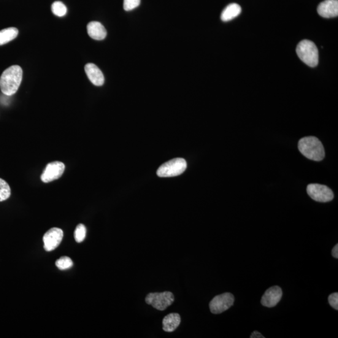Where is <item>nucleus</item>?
<instances>
[{"label":"nucleus","mask_w":338,"mask_h":338,"mask_svg":"<svg viewBox=\"0 0 338 338\" xmlns=\"http://www.w3.org/2000/svg\"><path fill=\"white\" fill-rule=\"evenodd\" d=\"M318 14L326 18H334L338 15L337 0H325L318 7Z\"/></svg>","instance_id":"11"},{"label":"nucleus","mask_w":338,"mask_h":338,"mask_svg":"<svg viewBox=\"0 0 338 338\" xmlns=\"http://www.w3.org/2000/svg\"><path fill=\"white\" fill-rule=\"evenodd\" d=\"M66 169L63 162L55 161L51 162L46 166L41 175L42 182L48 183L62 177Z\"/></svg>","instance_id":"8"},{"label":"nucleus","mask_w":338,"mask_h":338,"mask_svg":"<svg viewBox=\"0 0 338 338\" xmlns=\"http://www.w3.org/2000/svg\"><path fill=\"white\" fill-rule=\"evenodd\" d=\"M140 4V0H124V9L129 12L137 7Z\"/></svg>","instance_id":"21"},{"label":"nucleus","mask_w":338,"mask_h":338,"mask_svg":"<svg viewBox=\"0 0 338 338\" xmlns=\"http://www.w3.org/2000/svg\"><path fill=\"white\" fill-rule=\"evenodd\" d=\"M23 78V70L18 66H13L5 70L0 77V89L3 94L12 96L17 93Z\"/></svg>","instance_id":"1"},{"label":"nucleus","mask_w":338,"mask_h":338,"mask_svg":"<svg viewBox=\"0 0 338 338\" xmlns=\"http://www.w3.org/2000/svg\"><path fill=\"white\" fill-rule=\"evenodd\" d=\"M51 11L54 15L59 17H62L67 14V9L63 3L55 2L51 5Z\"/></svg>","instance_id":"18"},{"label":"nucleus","mask_w":338,"mask_h":338,"mask_svg":"<svg viewBox=\"0 0 338 338\" xmlns=\"http://www.w3.org/2000/svg\"><path fill=\"white\" fill-rule=\"evenodd\" d=\"M18 30L15 27H10L0 31V46L7 44L17 38Z\"/></svg>","instance_id":"16"},{"label":"nucleus","mask_w":338,"mask_h":338,"mask_svg":"<svg viewBox=\"0 0 338 338\" xmlns=\"http://www.w3.org/2000/svg\"><path fill=\"white\" fill-rule=\"evenodd\" d=\"M240 13H241V7L239 5L236 4H230L222 12L221 18L222 21L226 22V21H231L236 18L237 16L240 15Z\"/></svg>","instance_id":"15"},{"label":"nucleus","mask_w":338,"mask_h":338,"mask_svg":"<svg viewBox=\"0 0 338 338\" xmlns=\"http://www.w3.org/2000/svg\"><path fill=\"white\" fill-rule=\"evenodd\" d=\"M85 71L90 82L96 86H102L105 82L104 75L99 68L94 64H86Z\"/></svg>","instance_id":"12"},{"label":"nucleus","mask_w":338,"mask_h":338,"mask_svg":"<svg viewBox=\"0 0 338 338\" xmlns=\"http://www.w3.org/2000/svg\"><path fill=\"white\" fill-rule=\"evenodd\" d=\"M87 32L91 39L102 40L107 36V30L105 27L98 21H91L87 25Z\"/></svg>","instance_id":"13"},{"label":"nucleus","mask_w":338,"mask_h":338,"mask_svg":"<svg viewBox=\"0 0 338 338\" xmlns=\"http://www.w3.org/2000/svg\"><path fill=\"white\" fill-rule=\"evenodd\" d=\"M332 255L334 258H338V244L335 245L334 248L332 249Z\"/></svg>","instance_id":"24"},{"label":"nucleus","mask_w":338,"mask_h":338,"mask_svg":"<svg viewBox=\"0 0 338 338\" xmlns=\"http://www.w3.org/2000/svg\"><path fill=\"white\" fill-rule=\"evenodd\" d=\"M251 338H264L265 337L262 336V335L260 333V332L255 331L253 332L252 334H251Z\"/></svg>","instance_id":"23"},{"label":"nucleus","mask_w":338,"mask_h":338,"mask_svg":"<svg viewBox=\"0 0 338 338\" xmlns=\"http://www.w3.org/2000/svg\"><path fill=\"white\" fill-rule=\"evenodd\" d=\"M282 296V289L278 286H272L265 292L261 300V304L267 308L274 307L281 301Z\"/></svg>","instance_id":"10"},{"label":"nucleus","mask_w":338,"mask_h":338,"mask_svg":"<svg viewBox=\"0 0 338 338\" xmlns=\"http://www.w3.org/2000/svg\"><path fill=\"white\" fill-rule=\"evenodd\" d=\"M328 301L330 305L334 310H338V293H334L330 294L328 297Z\"/></svg>","instance_id":"22"},{"label":"nucleus","mask_w":338,"mask_h":338,"mask_svg":"<svg viewBox=\"0 0 338 338\" xmlns=\"http://www.w3.org/2000/svg\"><path fill=\"white\" fill-rule=\"evenodd\" d=\"M187 169V162L182 158L172 159L159 167L157 172L159 177H172L182 174Z\"/></svg>","instance_id":"4"},{"label":"nucleus","mask_w":338,"mask_h":338,"mask_svg":"<svg viewBox=\"0 0 338 338\" xmlns=\"http://www.w3.org/2000/svg\"><path fill=\"white\" fill-rule=\"evenodd\" d=\"M180 316L177 313H171L164 318L162 321L163 330L166 332H173L178 328L180 324Z\"/></svg>","instance_id":"14"},{"label":"nucleus","mask_w":338,"mask_h":338,"mask_svg":"<svg viewBox=\"0 0 338 338\" xmlns=\"http://www.w3.org/2000/svg\"><path fill=\"white\" fill-rule=\"evenodd\" d=\"M299 152L310 160L321 161L325 157V152L320 140L315 137L302 138L298 142Z\"/></svg>","instance_id":"2"},{"label":"nucleus","mask_w":338,"mask_h":338,"mask_svg":"<svg viewBox=\"0 0 338 338\" xmlns=\"http://www.w3.org/2000/svg\"><path fill=\"white\" fill-rule=\"evenodd\" d=\"M86 229L83 224H78L75 229L74 236L75 239L78 243L82 242L84 240L86 237Z\"/></svg>","instance_id":"20"},{"label":"nucleus","mask_w":338,"mask_h":338,"mask_svg":"<svg viewBox=\"0 0 338 338\" xmlns=\"http://www.w3.org/2000/svg\"><path fill=\"white\" fill-rule=\"evenodd\" d=\"M297 56L305 64L311 67L318 66L319 51L316 45L310 40H302L296 48Z\"/></svg>","instance_id":"3"},{"label":"nucleus","mask_w":338,"mask_h":338,"mask_svg":"<svg viewBox=\"0 0 338 338\" xmlns=\"http://www.w3.org/2000/svg\"><path fill=\"white\" fill-rule=\"evenodd\" d=\"M307 193L314 201L328 202L334 199L333 192L326 186L310 183L307 187Z\"/></svg>","instance_id":"6"},{"label":"nucleus","mask_w":338,"mask_h":338,"mask_svg":"<svg viewBox=\"0 0 338 338\" xmlns=\"http://www.w3.org/2000/svg\"><path fill=\"white\" fill-rule=\"evenodd\" d=\"M56 266L59 269L66 270L72 267L73 261L69 257H62L56 261Z\"/></svg>","instance_id":"19"},{"label":"nucleus","mask_w":338,"mask_h":338,"mask_svg":"<svg viewBox=\"0 0 338 338\" xmlns=\"http://www.w3.org/2000/svg\"><path fill=\"white\" fill-rule=\"evenodd\" d=\"M11 196V189L6 181L0 178V202L6 201Z\"/></svg>","instance_id":"17"},{"label":"nucleus","mask_w":338,"mask_h":338,"mask_svg":"<svg viewBox=\"0 0 338 338\" xmlns=\"http://www.w3.org/2000/svg\"><path fill=\"white\" fill-rule=\"evenodd\" d=\"M63 237L64 232L61 229H50L46 232L43 238L45 250L47 251L55 250L60 244Z\"/></svg>","instance_id":"9"},{"label":"nucleus","mask_w":338,"mask_h":338,"mask_svg":"<svg viewBox=\"0 0 338 338\" xmlns=\"http://www.w3.org/2000/svg\"><path fill=\"white\" fill-rule=\"evenodd\" d=\"M147 304L152 305L156 310L164 311L174 301V296L171 292L152 293L148 294L145 298Z\"/></svg>","instance_id":"5"},{"label":"nucleus","mask_w":338,"mask_h":338,"mask_svg":"<svg viewBox=\"0 0 338 338\" xmlns=\"http://www.w3.org/2000/svg\"><path fill=\"white\" fill-rule=\"evenodd\" d=\"M234 297L233 294L226 293L213 297L210 302V310L213 314H221L229 309L233 305Z\"/></svg>","instance_id":"7"}]
</instances>
